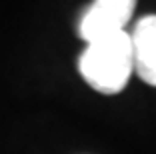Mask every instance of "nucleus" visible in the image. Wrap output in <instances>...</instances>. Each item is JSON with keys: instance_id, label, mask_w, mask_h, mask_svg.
I'll return each mask as SVG.
<instances>
[{"instance_id": "7ed1b4c3", "label": "nucleus", "mask_w": 156, "mask_h": 154, "mask_svg": "<svg viewBox=\"0 0 156 154\" xmlns=\"http://www.w3.org/2000/svg\"><path fill=\"white\" fill-rule=\"evenodd\" d=\"M134 74L156 88V14H148L134 24L130 34Z\"/></svg>"}, {"instance_id": "f03ea898", "label": "nucleus", "mask_w": 156, "mask_h": 154, "mask_svg": "<svg viewBox=\"0 0 156 154\" xmlns=\"http://www.w3.org/2000/svg\"><path fill=\"white\" fill-rule=\"evenodd\" d=\"M136 8L134 0H98L88 6L78 22V34L86 44L126 30Z\"/></svg>"}, {"instance_id": "f257e3e1", "label": "nucleus", "mask_w": 156, "mask_h": 154, "mask_svg": "<svg viewBox=\"0 0 156 154\" xmlns=\"http://www.w3.org/2000/svg\"><path fill=\"white\" fill-rule=\"evenodd\" d=\"M78 72L90 88L102 94H118L134 74L132 44L126 30L86 44L78 58Z\"/></svg>"}]
</instances>
